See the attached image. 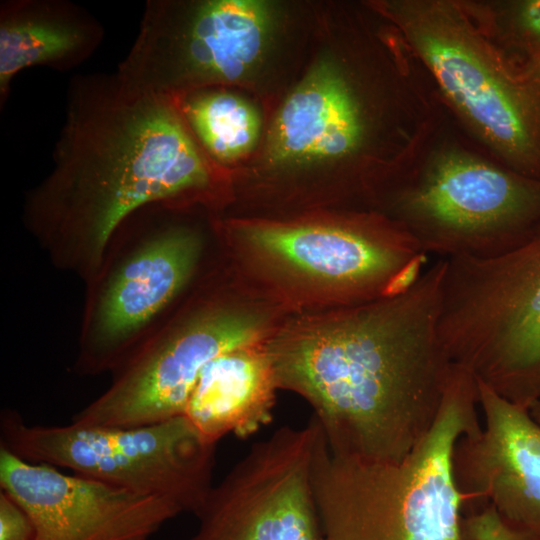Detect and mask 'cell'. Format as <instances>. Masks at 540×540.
I'll use <instances>...</instances> for the list:
<instances>
[{
  "instance_id": "cell-16",
  "label": "cell",
  "mask_w": 540,
  "mask_h": 540,
  "mask_svg": "<svg viewBox=\"0 0 540 540\" xmlns=\"http://www.w3.org/2000/svg\"><path fill=\"white\" fill-rule=\"evenodd\" d=\"M104 30L81 6L65 0H5L0 5V106L13 78L33 66L70 70L100 46Z\"/></svg>"
},
{
  "instance_id": "cell-13",
  "label": "cell",
  "mask_w": 540,
  "mask_h": 540,
  "mask_svg": "<svg viewBox=\"0 0 540 540\" xmlns=\"http://www.w3.org/2000/svg\"><path fill=\"white\" fill-rule=\"evenodd\" d=\"M0 487L27 514L33 540H149L184 512L166 498L68 475L2 447Z\"/></svg>"
},
{
  "instance_id": "cell-8",
  "label": "cell",
  "mask_w": 540,
  "mask_h": 540,
  "mask_svg": "<svg viewBox=\"0 0 540 540\" xmlns=\"http://www.w3.org/2000/svg\"><path fill=\"white\" fill-rule=\"evenodd\" d=\"M281 312L249 288L198 296L140 343L71 422L131 428L183 416L204 368L226 352L265 341L284 319Z\"/></svg>"
},
{
  "instance_id": "cell-21",
  "label": "cell",
  "mask_w": 540,
  "mask_h": 540,
  "mask_svg": "<svg viewBox=\"0 0 540 540\" xmlns=\"http://www.w3.org/2000/svg\"><path fill=\"white\" fill-rule=\"evenodd\" d=\"M0 540H33V527L24 510L0 491Z\"/></svg>"
},
{
  "instance_id": "cell-9",
  "label": "cell",
  "mask_w": 540,
  "mask_h": 540,
  "mask_svg": "<svg viewBox=\"0 0 540 540\" xmlns=\"http://www.w3.org/2000/svg\"><path fill=\"white\" fill-rule=\"evenodd\" d=\"M0 447L139 493L166 498L194 515L212 484L216 444L183 415L131 427L28 424L12 409L0 416Z\"/></svg>"
},
{
  "instance_id": "cell-12",
  "label": "cell",
  "mask_w": 540,
  "mask_h": 540,
  "mask_svg": "<svg viewBox=\"0 0 540 540\" xmlns=\"http://www.w3.org/2000/svg\"><path fill=\"white\" fill-rule=\"evenodd\" d=\"M194 228L172 225L145 237L89 280L74 370L95 375L116 369L192 280L203 252Z\"/></svg>"
},
{
  "instance_id": "cell-3",
  "label": "cell",
  "mask_w": 540,
  "mask_h": 540,
  "mask_svg": "<svg viewBox=\"0 0 540 540\" xmlns=\"http://www.w3.org/2000/svg\"><path fill=\"white\" fill-rule=\"evenodd\" d=\"M49 175L30 191L28 229L62 269L91 280L138 210L223 205L230 173L203 151L174 98L115 74L75 77Z\"/></svg>"
},
{
  "instance_id": "cell-17",
  "label": "cell",
  "mask_w": 540,
  "mask_h": 540,
  "mask_svg": "<svg viewBox=\"0 0 540 540\" xmlns=\"http://www.w3.org/2000/svg\"><path fill=\"white\" fill-rule=\"evenodd\" d=\"M277 390L264 341L240 347L204 368L184 416L211 443L246 438L272 420Z\"/></svg>"
},
{
  "instance_id": "cell-7",
  "label": "cell",
  "mask_w": 540,
  "mask_h": 540,
  "mask_svg": "<svg viewBox=\"0 0 540 540\" xmlns=\"http://www.w3.org/2000/svg\"><path fill=\"white\" fill-rule=\"evenodd\" d=\"M428 72L452 120L501 163L540 180V82L508 65L457 0H374Z\"/></svg>"
},
{
  "instance_id": "cell-11",
  "label": "cell",
  "mask_w": 540,
  "mask_h": 540,
  "mask_svg": "<svg viewBox=\"0 0 540 540\" xmlns=\"http://www.w3.org/2000/svg\"><path fill=\"white\" fill-rule=\"evenodd\" d=\"M320 437L312 416L252 445L211 487L189 540H323L313 486Z\"/></svg>"
},
{
  "instance_id": "cell-18",
  "label": "cell",
  "mask_w": 540,
  "mask_h": 540,
  "mask_svg": "<svg viewBox=\"0 0 540 540\" xmlns=\"http://www.w3.org/2000/svg\"><path fill=\"white\" fill-rule=\"evenodd\" d=\"M174 99L203 151L229 173L259 146L262 121L258 111L229 88H204Z\"/></svg>"
},
{
  "instance_id": "cell-22",
  "label": "cell",
  "mask_w": 540,
  "mask_h": 540,
  "mask_svg": "<svg viewBox=\"0 0 540 540\" xmlns=\"http://www.w3.org/2000/svg\"><path fill=\"white\" fill-rule=\"evenodd\" d=\"M522 76L540 82V57L518 71Z\"/></svg>"
},
{
  "instance_id": "cell-2",
  "label": "cell",
  "mask_w": 540,
  "mask_h": 540,
  "mask_svg": "<svg viewBox=\"0 0 540 540\" xmlns=\"http://www.w3.org/2000/svg\"><path fill=\"white\" fill-rule=\"evenodd\" d=\"M445 264L392 296L294 313L264 341L278 389L310 404L333 455L399 461L435 423L454 365L438 335Z\"/></svg>"
},
{
  "instance_id": "cell-14",
  "label": "cell",
  "mask_w": 540,
  "mask_h": 540,
  "mask_svg": "<svg viewBox=\"0 0 540 540\" xmlns=\"http://www.w3.org/2000/svg\"><path fill=\"white\" fill-rule=\"evenodd\" d=\"M481 428L462 436L452 473L464 510L492 506L507 521L540 533V425L476 378Z\"/></svg>"
},
{
  "instance_id": "cell-20",
  "label": "cell",
  "mask_w": 540,
  "mask_h": 540,
  "mask_svg": "<svg viewBox=\"0 0 540 540\" xmlns=\"http://www.w3.org/2000/svg\"><path fill=\"white\" fill-rule=\"evenodd\" d=\"M463 531L466 540H540V533L507 521L490 505L466 512Z\"/></svg>"
},
{
  "instance_id": "cell-1",
  "label": "cell",
  "mask_w": 540,
  "mask_h": 540,
  "mask_svg": "<svg viewBox=\"0 0 540 540\" xmlns=\"http://www.w3.org/2000/svg\"><path fill=\"white\" fill-rule=\"evenodd\" d=\"M320 53L279 106L247 174L284 196L327 193L369 209L447 117L399 28L367 2L342 5Z\"/></svg>"
},
{
  "instance_id": "cell-10",
  "label": "cell",
  "mask_w": 540,
  "mask_h": 540,
  "mask_svg": "<svg viewBox=\"0 0 540 540\" xmlns=\"http://www.w3.org/2000/svg\"><path fill=\"white\" fill-rule=\"evenodd\" d=\"M272 5L252 0H149L116 72L140 89L177 98L231 87L257 71L275 31Z\"/></svg>"
},
{
  "instance_id": "cell-19",
  "label": "cell",
  "mask_w": 540,
  "mask_h": 540,
  "mask_svg": "<svg viewBox=\"0 0 540 540\" xmlns=\"http://www.w3.org/2000/svg\"><path fill=\"white\" fill-rule=\"evenodd\" d=\"M477 31L513 69L540 57V0H457Z\"/></svg>"
},
{
  "instance_id": "cell-23",
  "label": "cell",
  "mask_w": 540,
  "mask_h": 540,
  "mask_svg": "<svg viewBox=\"0 0 540 540\" xmlns=\"http://www.w3.org/2000/svg\"><path fill=\"white\" fill-rule=\"evenodd\" d=\"M529 413L540 425V399L529 409Z\"/></svg>"
},
{
  "instance_id": "cell-5",
  "label": "cell",
  "mask_w": 540,
  "mask_h": 540,
  "mask_svg": "<svg viewBox=\"0 0 540 540\" xmlns=\"http://www.w3.org/2000/svg\"><path fill=\"white\" fill-rule=\"evenodd\" d=\"M477 407L476 378L456 367L435 423L402 460L333 455L321 431L313 486L323 540H466L452 455L481 428Z\"/></svg>"
},
{
  "instance_id": "cell-6",
  "label": "cell",
  "mask_w": 540,
  "mask_h": 540,
  "mask_svg": "<svg viewBox=\"0 0 540 540\" xmlns=\"http://www.w3.org/2000/svg\"><path fill=\"white\" fill-rule=\"evenodd\" d=\"M371 210L402 226L426 254L493 258L540 234V180L501 163L447 115Z\"/></svg>"
},
{
  "instance_id": "cell-15",
  "label": "cell",
  "mask_w": 540,
  "mask_h": 540,
  "mask_svg": "<svg viewBox=\"0 0 540 540\" xmlns=\"http://www.w3.org/2000/svg\"><path fill=\"white\" fill-rule=\"evenodd\" d=\"M460 293L484 347L510 370L540 376V234L497 257L468 260Z\"/></svg>"
},
{
  "instance_id": "cell-4",
  "label": "cell",
  "mask_w": 540,
  "mask_h": 540,
  "mask_svg": "<svg viewBox=\"0 0 540 540\" xmlns=\"http://www.w3.org/2000/svg\"><path fill=\"white\" fill-rule=\"evenodd\" d=\"M215 229L248 288L295 313L397 294L422 273L426 256L402 226L375 210L231 218Z\"/></svg>"
}]
</instances>
